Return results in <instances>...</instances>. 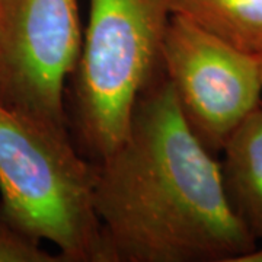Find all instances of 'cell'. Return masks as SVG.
<instances>
[{"label":"cell","mask_w":262,"mask_h":262,"mask_svg":"<svg viewBox=\"0 0 262 262\" xmlns=\"http://www.w3.org/2000/svg\"><path fill=\"white\" fill-rule=\"evenodd\" d=\"M162 70L188 127L214 155L262 103L259 57L175 13L163 39Z\"/></svg>","instance_id":"cell-5"},{"label":"cell","mask_w":262,"mask_h":262,"mask_svg":"<svg viewBox=\"0 0 262 262\" xmlns=\"http://www.w3.org/2000/svg\"><path fill=\"white\" fill-rule=\"evenodd\" d=\"M237 262H262V245H256L251 252L246 253Z\"/></svg>","instance_id":"cell-9"},{"label":"cell","mask_w":262,"mask_h":262,"mask_svg":"<svg viewBox=\"0 0 262 262\" xmlns=\"http://www.w3.org/2000/svg\"><path fill=\"white\" fill-rule=\"evenodd\" d=\"M172 13L232 47L262 57V0H172Z\"/></svg>","instance_id":"cell-7"},{"label":"cell","mask_w":262,"mask_h":262,"mask_svg":"<svg viewBox=\"0 0 262 262\" xmlns=\"http://www.w3.org/2000/svg\"><path fill=\"white\" fill-rule=\"evenodd\" d=\"M82 41L80 0H0V105L70 130L67 91Z\"/></svg>","instance_id":"cell-4"},{"label":"cell","mask_w":262,"mask_h":262,"mask_svg":"<svg viewBox=\"0 0 262 262\" xmlns=\"http://www.w3.org/2000/svg\"><path fill=\"white\" fill-rule=\"evenodd\" d=\"M96 162L70 130L0 105V207L64 262H106L95 211Z\"/></svg>","instance_id":"cell-3"},{"label":"cell","mask_w":262,"mask_h":262,"mask_svg":"<svg viewBox=\"0 0 262 262\" xmlns=\"http://www.w3.org/2000/svg\"><path fill=\"white\" fill-rule=\"evenodd\" d=\"M222 153L229 203L253 237L262 241V103L233 131Z\"/></svg>","instance_id":"cell-6"},{"label":"cell","mask_w":262,"mask_h":262,"mask_svg":"<svg viewBox=\"0 0 262 262\" xmlns=\"http://www.w3.org/2000/svg\"><path fill=\"white\" fill-rule=\"evenodd\" d=\"M259 63H261V79H262V57H259Z\"/></svg>","instance_id":"cell-10"},{"label":"cell","mask_w":262,"mask_h":262,"mask_svg":"<svg viewBox=\"0 0 262 262\" xmlns=\"http://www.w3.org/2000/svg\"><path fill=\"white\" fill-rule=\"evenodd\" d=\"M94 204L106 262H237L258 245L163 70L121 143L96 162Z\"/></svg>","instance_id":"cell-1"},{"label":"cell","mask_w":262,"mask_h":262,"mask_svg":"<svg viewBox=\"0 0 262 262\" xmlns=\"http://www.w3.org/2000/svg\"><path fill=\"white\" fill-rule=\"evenodd\" d=\"M42 244L0 207V262H64L60 253H51Z\"/></svg>","instance_id":"cell-8"},{"label":"cell","mask_w":262,"mask_h":262,"mask_svg":"<svg viewBox=\"0 0 262 262\" xmlns=\"http://www.w3.org/2000/svg\"><path fill=\"white\" fill-rule=\"evenodd\" d=\"M172 0H89L80 57L67 91L70 133L98 162L125 137L140 96L162 72Z\"/></svg>","instance_id":"cell-2"}]
</instances>
